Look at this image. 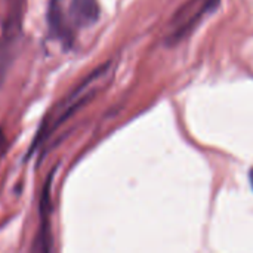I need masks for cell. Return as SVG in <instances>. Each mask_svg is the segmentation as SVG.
<instances>
[{"label":"cell","mask_w":253,"mask_h":253,"mask_svg":"<svg viewBox=\"0 0 253 253\" xmlns=\"http://www.w3.org/2000/svg\"><path fill=\"white\" fill-rule=\"evenodd\" d=\"M218 0H191L175 15L173 22L169 28V34L166 36L168 43L179 42L185 34H188L193 27L202 19L205 13L216 6Z\"/></svg>","instance_id":"cell-2"},{"label":"cell","mask_w":253,"mask_h":253,"mask_svg":"<svg viewBox=\"0 0 253 253\" xmlns=\"http://www.w3.org/2000/svg\"><path fill=\"white\" fill-rule=\"evenodd\" d=\"M71 13L79 25L89 27L99 18L98 0H71Z\"/></svg>","instance_id":"cell-3"},{"label":"cell","mask_w":253,"mask_h":253,"mask_svg":"<svg viewBox=\"0 0 253 253\" xmlns=\"http://www.w3.org/2000/svg\"><path fill=\"white\" fill-rule=\"evenodd\" d=\"M111 74V62H105L101 67H98L95 71H92L56 108L53 119L50 120V125L47 129L42 130L39 135V139H43L44 136H49L56 127H59L65 120H68L80 107L86 105L101 89V86L105 83V80Z\"/></svg>","instance_id":"cell-1"},{"label":"cell","mask_w":253,"mask_h":253,"mask_svg":"<svg viewBox=\"0 0 253 253\" xmlns=\"http://www.w3.org/2000/svg\"><path fill=\"white\" fill-rule=\"evenodd\" d=\"M3 144H4V133H3V130L0 129V148L3 147Z\"/></svg>","instance_id":"cell-4"}]
</instances>
